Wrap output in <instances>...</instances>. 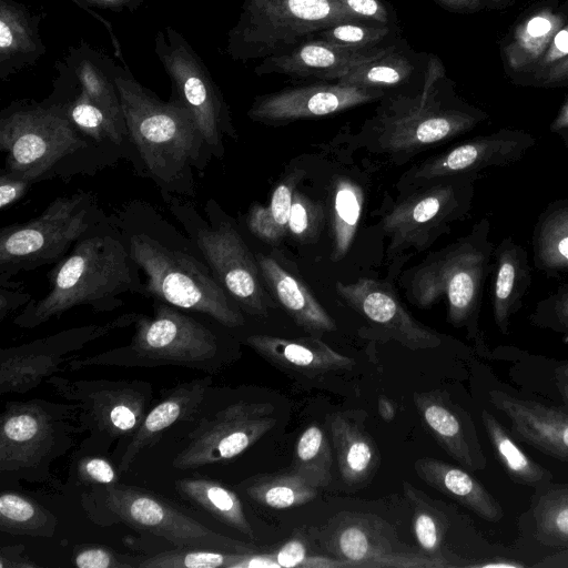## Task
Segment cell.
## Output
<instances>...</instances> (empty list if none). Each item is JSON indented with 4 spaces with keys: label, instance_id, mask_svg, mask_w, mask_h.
<instances>
[{
    "label": "cell",
    "instance_id": "5",
    "mask_svg": "<svg viewBox=\"0 0 568 568\" xmlns=\"http://www.w3.org/2000/svg\"><path fill=\"white\" fill-rule=\"evenodd\" d=\"M82 434L78 407L44 398L8 400L0 414V478L2 485L52 480L51 465Z\"/></svg>",
    "mask_w": 568,
    "mask_h": 568
},
{
    "label": "cell",
    "instance_id": "54",
    "mask_svg": "<svg viewBox=\"0 0 568 568\" xmlns=\"http://www.w3.org/2000/svg\"><path fill=\"white\" fill-rule=\"evenodd\" d=\"M568 55V26L562 27L552 38L540 67H549Z\"/></svg>",
    "mask_w": 568,
    "mask_h": 568
},
{
    "label": "cell",
    "instance_id": "22",
    "mask_svg": "<svg viewBox=\"0 0 568 568\" xmlns=\"http://www.w3.org/2000/svg\"><path fill=\"white\" fill-rule=\"evenodd\" d=\"M488 397L508 417L514 438L568 463L567 413L501 390H491Z\"/></svg>",
    "mask_w": 568,
    "mask_h": 568
},
{
    "label": "cell",
    "instance_id": "11",
    "mask_svg": "<svg viewBox=\"0 0 568 568\" xmlns=\"http://www.w3.org/2000/svg\"><path fill=\"white\" fill-rule=\"evenodd\" d=\"M45 383L65 402L78 407L81 433L90 437L83 448L108 452L128 442L140 427L153 399V387L142 379H78L50 376Z\"/></svg>",
    "mask_w": 568,
    "mask_h": 568
},
{
    "label": "cell",
    "instance_id": "24",
    "mask_svg": "<svg viewBox=\"0 0 568 568\" xmlns=\"http://www.w3.org/2000/svg\"><path fill=\"white\" fill-rule=\"evenodd\" d=\"M491 303L498 331L508 335L509 324L523 306L532 277L528 252L513 236H505L494 251Z\"/></svg>",
    "mask_w": 568,
    "mask_h": 568
},
{
    "label": "cell",
    "instance_id": "32",
    "mask_svg": "<svg viewBox=\"0 0 568 568\" xmlns=\"http://www.w3.org/2000/svg\"><path fill=\"white\" fill-rule=\"evenodd\" d=\"M534 265L548 277L568 274V199L550 202L531 236Z\"/></svg>",
    "mask_w": 568,
    "mask_h": 568
},
{
    "label": "cell",
    "instance_id": "21",
    "mask_svg": "<svg viewBox=\"0 0 568 568\" xmlns=\"http://www.w3.org/2000/svg\"><path fill=\"white\" fill-rule=\"evenodd\" d=\"M212 383V375L207 374L164 389L161 399L150 407L138 430L125 442L116 465L119 473H126L138 456L154 446L169 428L194 422Z\"/></svg>",
    "mask_w": 568,
    "mask_h": 568
},
{
    "label": "cell",
    "instance_id": "3",
    "mask_svg": "<svg viewBox=\"0 0 568 568\" xmlns=\"http://www.w3.org/2000/svg\"><path fill=\"white\" fill-rule=\"evenodd\" d=\"M226 353L223 339L209 326L156 301L152 316L136 314L134 333L126 345L82 358L70 357L64 372L91 366H179L212 375L222 368Z\"/></svg>",
    "mask_w": 568,
    "mask_h": 568
},
{
    "label": "cell",
    "instance_id": "40",
    "mask_svg": "<svg viewBox=\"0 0 568 568\" xmlns=\"http://www.w3.org/2000/svg\"><path fill=\"white\" fill-rule=\"evenodd\" d=\"M303 176L294 172L273 191L267 206L254 204L247 215V227L260 240L276 244L285 235L295 186Z\"/></svg>",
    "mask_w": 568,
    "mask_h": 568
},
{
    "label": "cell",
    "instance_id": "31",
    "mask_svg": "<svg viewBox=\"0 0 568 568\" xmlns=\"http://www.w3.org/2000/svg\"><path fill=\"white\" fill-rule=\"evenodd\" d=\"M334 549L349 567H445L447 564L415 554L395 552L361 524H348L334 537Z\"/></svg>",
    "mask_w": 568,
    "mask_h": 568
},
{
    "label": "cell",
    "instance_id": "17",
    "mask_svg": "<svg viewBox=\"0 0 568 568\" xmlns=\"http://www.w3.org/2000/svg\"><path fill=\"white\" fill-rule=\"evenodd\" d=\"M433 88H424L418 101L385 118L378 145L392 153L419 150L473 130L486 119L481 112L445 109L430 100Z\"/></svg>",
    "mask_w": 568,
    "mask_h": 568
},
{
    "label": "cell",
    "instance_id": "30",
    "mask_svg": "<svg viewBox=\"0 0 568 568\" xmlns=\"http://www.w3.org/2000/svg\"><path fill=\"white\" fill-rule=\"evenodd\" d=\"M50 100L60 104L72 124L97 142L110 141L121 145L128 136L126 124L93 103L71 77L58 64Z\"/></svg>",
    "mask_w": 568,
    "mask_h": 568
},
{
    "label": "cell",
    "instance_id": "41",
    "mask_svg": "<svg viewBox=\"0 0 568 568\" xmlns=\"http://www.w3.org/2000/svg\"><path fill=\"white\" fill-rule=\"evenodd\" d=\"M332 199L333 256L337 261L346 255L353 243L362 215L363 192L352 180L339 178Z\"/></svg>",
    "mask_w": 568,
    "mask_h": 568
},
{
    "label": "cell",
    "instance_id": "4",
    "mask_svg": "<svg viewBox=\"0 0 568 568\" xmlns=\"http://www.w3.org/2000/svg\"><path fill=\"white\" fill-rule=\"evenodd\" d=\"M129 254L145 275L141 294L180 310L202 313L236 328L245 323L210 266L187 251L166 245L148 231L124 232Z\"/></svg>",
    "mask_w": 568,
    "mask_h": 568
},
{
    "label": "cell",
    "instance_id": "29",
    "mask_svg": "<svg viewBox=\"0 0 568 568\" xmlns=\"http://www.w3.org/2000/svg\"><path fill=\"white\" fill-rule=\"evenodd\" d=\"M39 18L13 0H0V79L34 63L45 51Z\"/></svg>",
    "mask_w": 568,
    "mask_h": 568
},
{
    "label": "cell",
    "instance_id": "51",
    "mask_svg": "<svg viewBox=\"0 0 568 568\" xmlns=\"http://www.w3.org/2000/svg\"><path fill=\"white\" fill-rule=\"evenodd\" d=\"M75 479L82 485H112L119 481V470L101 454H87L75 460Z\"/></svg>",
    "mask_w": 568,
    "mask_h": 568
},
{
    "label": "cell",
    "instance_id": "36",
    "mask_svg": "<svg viewBox=\"0 0 568 568\" xmlns=\"http://www.w3.org/2000/svg\"><path fill=\"white\" fill-rule=\"evenodd\" d=\"M564 17L549 9L539 10L520 22L505 48V58L514 70L538 62L554 36L562 28Z\"/></svg>",
    "mask_w": 568,
    "mask_h": 568
},
{
    "label": "cell",
    "instance_id": "55",
    "mask_svg": "<svg viewBox=\"0 0 568 568\" xmlns=\"http://www.w3.org/2000/svg\"><path fill=\"white\" fill-rule=\"evenodd\" d=\"M24 547L22 545L6 546L0 549V568H32L40 567L23 555Z\"/></svg>",
    "mask_w": 568,
    "mask_h": 568
},
{
    "label": "cell",
    "instance_id": "1",
    "mask_svg": "<svg viewBox=\"0 0 568 568\" xmlns=\"http://www.w3.org/2000/svg\"><path fill=\"white\" fill-rule=\"evenodd\" d=\"M112 74L128 136L144 166L169 191L184 185L187 189L192 183V166L202 170L212 155L193 115L174 98L169 102L159 99L126 67L114 62Z\"/></svg>",
    "mask_w": 568,
    "mask_h": 568
},
{
    "label": "cell",
    "instance_id": "8",
    "mask_svg": "<svg viewBox=\"0 0 568 568\" xmlns=\"http://www.w3.org/2000/svg\"><path fill=\"white\" fill-rule=\"evenodd\" d=\"M166 201L229 296L245 312L266 315L272 303L261 284L256 258L216 203H206L209 224L187 202L170 195Z\"/></svg>",
    "mask_w": 568,
    "mask_h": 568
},
{
    "label": "cell",
    "instance_id": "27",
    "mask_svg": "<svg viewBox=\"0 0 568 568\" xmlns=\"http://www.w3.org/2000/svg\"><path fill=\"white\" fill-rule=\"evenodd\" d=\"M255 258L271 292L298 326L312 335L336 329L335 321L297 277L273 257L256 254Z\"/></svg>",
    "mask_w": 568,
    "mask_h": 568
},
{
    "label": "cell",
    "instance_id": "45",
    "mask_svg": "<svg viewBox=\"0 0 568 568\" xmlns=\"http://www.w3.org/2000/svg\"><path fill=\"white\" fill-rule=\"evenodd\" d=\"M388 33L386 24L374 21H348L324 29L313 38L344 50L368 51L378 48Z\"/></svg>",
    "mask_w": 568,
    "mask_h": 568
},
{
    "label": "cell",
    "instance_id": "50",
    "mask_svg": "<svg viewBox=\"0 0 568 568\" xmlns=\"http://www.w3.org/2000/svg\"><path fill=\"white\" fill-rule=\"evenodd\" d=\"M278 567L286 568H341L349 567L342 559H331L323 556H310L304 544L298 539H292L284 544L275 554H271Z\"/></svg>",
    "mask_w": 568,
    "mask_h": 568
},
{
    "label": "cell",
    "instance_id": "37",
    "mask_svg": "<svg viewBox=\"0 0 568 568\" xmlns=\"http://www.w3.org/2000/svg\"><path fill=\"white\" fill-rule=\"evenodd\" d=\"M57 516L36 499L2 490L0 494V530L10 535L50 538L55 534Z\"/></svg>",
    "mask_w": 568,
    "mask_h": 568
},
{
    "label": "cell",
    "instance_id": "61",
    "mask_svg": "<svg viewBox=\"0 0 568 568\" xmlns=\"http://www.w3.org/2000/svg\"><path fill=\"white\" fill-rule=\"evenodd\" d=\"M378 413L382 416V418L386 422H390L395 417V407L392 404V402L385 396L378 397Z\"/></svg>",
    "mask_w": 568,
    "mask_h": 568
},
{
    "label": "cell",
    "instance_id": "42",
    "mask_svg": "<svg viewBox=\"0 0 568 568\" xmlns=\"http://www.w3.org/2000/svg\"><path fill=\"white\" fill-rule=\"evenodd\" d=\"M414 63L395 47L381 58L354 68L337 82L369 90L394 88L408 80L414 72Z\"/></svg>",
    "mask_w": 568,
    "mask_h": 568
},
{
    "label": "cell",
    "instance_id": "62",
    "mask_svg": "<svg viewBox=\"0 0 568 568\" xmlns=\"http://www.w3.org/2000/svg\"><path fill=\"white\" fill-rule=\"evenodd\" d=\"M454 10H471L478 4V0H439Z\"/></svg>",
    "mask_w": 568,
    "mask_h": 568
},
{
    "label": "cell",
    "instance_id": "35",
    "mask_svg": "<svg viewBox=\"0 0 568 568\" xmlns=\"http://www.w3.org/2000/svg\"><path fill=\"white\" fill-rule=\"evenodd\" d=\"M481 420L497 460L513 481L537 489L551 481V473L528 457L490 412L484 409Z\"/></svg>",
    "mask_w": 568,
    "mask_h": 568
},
{
    "label": "cell",
    "instance_id": "44",
    "mask_svg": "<svg viewBox=\"0 0 568 568\" xmlns=\"http://www.w3.org/2000/svg\"><path fill=\"white\" fill-rule=\"evenodd\" d=\"M244 552L175 547L152 556L139 557L138 568H236Z\"/></svg>",
    "mask_w": 568,
    "mask_h": 568
},
{
    "label": "cell",
    "instance_id": "57",
    "mask_svg": "<svg viewBox=\"0 0 568 568\" xmlns=\"http://www.w3.org/2000/svg\"><path fill=\"white\" fill-rule=\"evenodd\" d=\"M81 4L84 9L88 7H97L101 9H108L111 11L120 12L123 10L134 11L143 2V0H74Z\"/></svg>",
    "mask_w": 568,
    "mask_h": 568
},
{
    "label": "cell",
    "instance_id": "12",
    "mask_svg": "<svg viewBox=\"0 0 568 568\" xmlns=\"http://www.w3.org/2000/svg\"><path fill=\"white\" fill-rule=\"evenodd\" d=\"M89 195L77 193L53 200L37 217L2 227L0 232L1 286L20 271L59 262L73 243L93 226Z\"/></svg>",
    "mask_w": 568,
    "mask_h": 568
},
{
    "label": "cell",
    "instance_id": "19",
    "mask_svg": "<svg viewBox=\"0 0 568 568\" xmlns=\"http://www.w3.org/2000/svg\"><path fill=\"white\" fill-rule=\"evenodd\" d=\"M383 94L379 90L338 82L291 88L257 98L248 116L266 123L290 122L337 113L371 102Z\"/></svg>",
    "mask_w": 568,
    "mask_h": 568
},
{
    "label": "cell",
    "instance_id": "59",
    "mask_svg": "<svg viewBox=\"0 0 568 568\" xmlns=\"http://www.w3.org/2000/svg\"><path fill=\"white\" fill-rule=\"evenodd\" d=\"M536 78L546 84L568 79V55L550 65L542 75Z\"/></svg>",
    "mask_w": 568,
    "mask_h": 568
},
{
    "label": "cell",
    "instance_id": "52",
    "mask_svg": "<svg viewBox=\"0 0 568 568\" xmlns=\"http://www.w3.org/2000/svg\"><path fill=\"white\" fill-rule=\"evenodd\" d=\"M33 183V181L27 178L13 175L2 170L0 178V209L6 210L19 201Z\"/></svg>",
    "mask_w": 568,
    "mask_h": 568
},
{
    "label": "cell",
    "instance_id": "58",
    "mask_svg": "<svg viewBox=\"0 0 568 568\" xmlns=\"http://www.w3.org/2000/svg\"><path fill=\"white\" fill-rule=\"evenodd\" d=\"M549 129L550 132L557 134L561 139L564 148L568 152V99L560 108Z\"/></svg>",
    "mask_w": 568,
    "mask_h": 568
},
{
    "label": "cell",
    "instance_id": "47",
    "mask_svg": "<svg viewBox=\"0 0 568 568\" xmlns=\"http://www.w3.org/2000/svg\"><path fill=\"white\" fill-rule=\"evenodd\" d=\"M323 213L322 209L304 194L295 191L290 212V233L302 242L313 240L317 234Z\"/></svg>",
    "mask_w": 568,
    "mask_h": 568
},
{
    "label": "cell",
    "instance_id": "20",
    "mask_svg": "<svg viewBox=\"0 0 568 568\" xmlns=\"http://www.w3.org/2000/svg\"><path fill=\"white\" fill-rule=\"evenodd\" d=\"M337 293L358 313L379 325L392 337L410 349L434 348L442 338L418 323L399 303L393 292L372 278L354 283H336Z\"/></svg>",
    "mask_w": 568,
    "mask_h": 568
},
{
    "label": "cell",
    "instance_id": "10",
    "mask_svg": "<svg viewBox=\"0 0 568 568\" xmlns=\"http://www.w3.org/2000/svg\"><path fill=\"white\" fill-rule=\"evenodd\" d=\"M88 142L64 109L48 99L20 101L1 112L0 150L4 171L37 182L62 159L87 148Z\"/></svg>",
    "mask_w": 568,
    "mask_h": 568
},
{
    "label": "cell",
    "instance_id": "9",
    "mask_svg": "<svg viewBox=\"0 0 568 568\" xmlns=\"http://www.w3.org/2000/svg\"><path fill=\"white\" fill-rule=\"evenodd\" d=\"M90 515L98 521L115 520L139 530L159 536L175 547L251 552L243 542L212 530L186 511L148 489L112 484L95 486L89 495Z\"/></svg>",
    "mask_w": 568,
    "mask_h": 568
},
{
    "label": "cell",
    "instance_id": "53",
    "mask_svg": "<svg viewBox=\"0 0 568 568\" xmlns=\"http://www.w3.org/2000/svg\"><path fill=\"white\" fill-rule=\"evenodd\" d=\"M366 21L387 24L388 11L381 0H336Z\"/></svg>",
    "mask_w": 568,
    "mask_h": 568
},
{
    "label": "cell",
    "instance_id": "7",
    "mask_svg": "<svg viewBox=\"0 0 568 568\" xmlns=\"http://www.w3.org/2000/svg\"><path fill=\"white\" fill-rule=\"evenodd\" d=\"M348 21L366 20L336 0H245L229 34V53L236 60L283 54Z\"/></svg>",
    "mask_w": 568,
    "mask_h": 568
},
{
    "label": "cell",
    "instance_id": "14",
    "mask_svg": "<svg viewBox=\"0 0 568 568\" xmlns=\"http://www.w3.org/2000/svg\"><path fill=\"white\" fill-rule=\"evenodd\" d=\"M154 51L172 82V98L193 115L212 155H223V134H232L229 108L206 65L173 28L160 30Z\"/></svg>",
    "mask_w": 568,
    "mask_h": 568
},
{
    "label": "cell",
    "instance_id": "63",
    "mask_svg": "<svg viewBox=\"0 0 568 568\" xmlns=\"http://www.w3.org/2000/svg\"><path fill=\"white\" fill-rule=\"evenodd\" d=\"M496 1H500V0H496Z\"/></svg>",
    "mask_w": 568,
    "mask_h": 568
},
{
    "label": "cell",
    "instance_id": "38",
    "mask_svg": "<svg viewBox=\"0 0 568 568\" xmlns=\"http://www.w3.org/2000/svg\"><path fill=\"white\" fill-rule=\"evenodd\" d=\"M240 488L254 501L274 509L301 506L317 495V488L292 470L250 477Z\"/></svg>",
    "mask_w": 568,
    "mask_h": 568
},
{
    "label": "cell",
    "instance_id": "28",
    "mask_svg": "<svg viewBox=\"0 0 568 568\" xmlns=\"http://www.w3.org/2000/svg\"><path fill=\"white\" fill-rule=\"evenodd\" d=\"M414 469L427 485L457 500L480 518L498 523L504 517L499 501L468 471L433 457L418 458Z\"/></svg>",
    "mask_w": 568,
    "mask_h": 568
},
{
    "label": "cell",
    "instance_id": "46",
    "mask_svg": "<svg viewBox=\"0 0 568 568\" xmlns=\"http://www.w3.org/2000/svg\"><path fill=\"white\" fill-rule=\"evenodd\" d=\"M529 322L568 338V284L558 286L538 301L529 315Z\"/></svg>",
    "mask_w": 568,
    "mask_h": 568
},
{
    "label": "cell",
    "instance_id": "26",
    "mask_svg": "<svg viewBox=\"0 0 568 568\" xmlns=\"http://www.w3.org/2000/svg\"><path fill=\"white\" fill-rule=\"evenodd\" d=\"M245 344L266 361L303 374L351 369L355 365L354 359L337 353L315 336L283 338L253 334L245 338Z\"/></svg>",
    "mask_w": 568,
    "mask_h": 568
},
{
    "label": "cell",
    "instance_id": "39",
    "mask_svg": "<svg viewBox=\"0 0 568 568\" xmlns=\"http://www.w3.org/2000/svg\"><path fill=\"white\" fill-rule=\"evenodd\" d=\"M531 506L535 538L548 546H568V484L538 488Z\"/></svg>",
    "mask_w": 568,
    "mask_h": 568
},
{
    "label": "cell",
    "instance_id": "13",
    "mask_svg": "<svg viewBox=\"0 0 568 568\" xmlns=\"http://www.w3.org/2000/svg\"><path fill=\"white\" fill-rule=\"evenodd\" d=\"M274 410L267 402L237 399L214 409L203 402L172 466L192 470L232 460L275 426Z\"/></svg>",
    "mask_w": 568,
    "mask_h": 568
},
{
    "label": "cell",
    "instance_id": "25",
    "mask_svg": "<svg viewBox=\"0 0 568 568\" xmlns=\"http://www.w3.org/2000/svg\"><path fill=\"white\" fill-rule=\"evenodd\" d=\"M413 399L430 433L455 460L471 470L485 468L474 427H466L449 400L438 393H415Z\"/></svg>",
    "mask_w": 568,
    "mask_h": 568
},
{
    "label": "cell",
    "instance_id": "60",
    "mask_svg": "<svg viewBox=\"0 0 568 568\" xmlns=\"http://www.w3.org/2000/svg\"><path fill=\"white\" fill-rule=\"evenodd\" d=\"M556 385L568 405V361L559 363L555 368Z\"/></svg>",
    "mask_w": 568,
    "mask_h": 568
},
{
    "label": "cell",
    "instance_id": "56",
    "mask_svg": "<svg viewBox=\"0 0 568 568\" xmlns=\"http://www.w3.org/2000/svg\"><path fill=\"white\" fill-rule=\"evenodd\" d=\"M31 296L26 293L12 292L7 290L4 286L0 288V322H2L7 315L13 312L16 308L23 304H28Z\"/></svg>",
    "mask_w": 568,
    "mask_h": 568
},
{
    "label": "cell",
    "instance_id": "48",
    "mask_svg": "<svg viewBox=\"0 0 568 568\" xmlns=\"http://www.w3.org/2000/svg\"><path fill=\"white\" fill-rule=\"evenodd\" d=\"M413 527L419 547L435 556L439 551L446 527L444 519L422 500L415 505Z\"/></svg>",
    "mask_w": 568,
    "mask_h": 568
},
{
    "label": "cell",
    "instance_id": "16",
    "mask_svg": "<svg viewBox=\"0 0 568 568\" xmlns=\"http://www.w3.org/2000/svg\"><path fill=\"white\" fill-rule=\"evenodd\" d=\"M478 173L458 174L438 180L425 191L397 203L383 220L394 246L413 245L426 233L462 219L471 206Z\"/></svg>",
    "mask_w": 568,
    "mask_h": 568
},
{
    "label": "cell",
    "instance_id": "18",
    "mask_svg": "<svg viewBox=\"0 0 568 568\" xmlns=\"http://www.w3.org/2000/svg\"><path fill=\"white\" fill-rule=\"evenodd\" d=\"M536 139L521 130L501 129L476 136L428 159L413 174L416 181H438L444 178L479 173L486 168H505L520 161L534 148Z\"/></svg>",
    "mask_w": 568,
    "mask_h": 568
},
{
    "label": "cell",
    "instance_id": "34",
    "mask_svg": "<svg viewBox=\"0 0 568 568\" xmlns=\"http://www.w3.org/2000/svg\"><path fill=\"white\" fill-rule=\"evenodd\" d=\"M329 429L344 481L356 485L366 480L377 460L376 447L371 437L359 426L339 415L332 418Z\"/></svg>",
    "mask_w": 568,
    "mask_h": 568
},
{
    "label": "cell",
    "instance_id": "33",
    "mask_svg": "<svg viewBox=\"0 0 568 568\" xmlns=\"http://www.w3.org/2000/svg\"><path fill=\"white\" fill-rule=\"evenodd\" d=\"M180 497L220 523L253 539L240 497L231 488L209 477H185L174 481Z\"/></svg>",
    "mask_w": 568,
    "mask_h": 568
},
{
    "label": "cell",
    "instance_id": "23",
    "mask_svg": "<svg viewBox=\"0 0 568 568\" xmlns=\"http://www.w3.org/2000/svg\"><path fill=\"white\" fill-rule=\"evenodd\" d=\"M389 49L390 47H378L368 51H349L311 38L283 54L264 59L255 68V72L337 82L354 68L381 58Z\"/></svg>",
    "mask_w": 568,
    "mask_h": 568
},
{
    "label": "cell",
    "instance_id": "6",
    "mask_svg": "<svg viewBox=\"0 0 568 568\" xmlns=\"http://www.w3.org/2000/svg\"><path fill=\"white\" fill-rule=\"evenodd\" d=\"M489 234L490 221L483 217L469 234L417 267L409 285V294L419 307L446 297L448 322L468 327L473 337L478 336L484 283L494 267L495 244Z\"/></svg>",
    "mask_w": 568,
    "mask_h": 568
},
{
    "label": "cell",
    "instance_id": "2",
    "mask_svg": "<svg viewBox=\"0 0 568 568\" xmlns=\"http://www.w3.org/2000/svg\"><path fill=\"white\" fill-rule=\"evenodd\" d=\"M139 267L131 258L125 241L111 234L80 239L71 254L49 273L45 296L27 304L13 320L21 328H34L77 306L109 312L123 305L119 296L140 293Z\"/></svg>",
    "mask_w": 568,
    "mask_h": 568
},
{
    "label": "cell",
    "instance_id": "15",
    "mask_svg": "<svg viewBox=\"0 0 568 568\" xmlns=\"http://www.w3.org/2000/svg\"><path fill=\"white\" fill-rule=\"evenodd\" d=\"M138 313H126L103 324L68 328L21 345L0 348V394H24L58 372L70 354L111 332L134 324Z\"/></svg>",
    "mask_w": 568,
    "mask_h": 568
},
{
    "label": "cell",
    "instance_id": "49",
    "mask_svg": "<svg viewBox=\"0 0 568 568\" xmlns=\"http://www.w3.org/2000/svg\"><path fill=\"white\" fill-rule=\"evenodd\" d=\"M138 557L94 544L75 547L73 555V562L78 568H138Z\"/></svg>",
    "mask_w": 568,
    "mask_h": 568
},
{
    "label": "cell",
    "instance_id": "43",
    "mask_svg": "<svg viewBox=\"0 0 568 568\" xmlns=\"http://www.w3.org/2000/svg\"><path fill=\"white\" fill-rule=\"evenodd\" d=\"M331 467L332 452L327 437L321 427L311 425L296 442L292 471L315 488H323L331 481Z\"/></svg>",
    "mask_w": 568,
    "mask_h": 568
}]
</instances>
